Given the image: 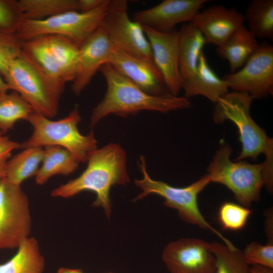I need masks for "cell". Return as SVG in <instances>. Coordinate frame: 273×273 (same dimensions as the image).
<instances>
[{"instance_id":"17","label":"cell","mask_w":273,"mask_h":273,"mask_svg":"<svg viewBox=\"0 0 273 273\" xmlns=\"http://www.w3.org/2000/svg\"><path fill=\"white\" fill-rule=\"evenodd\" d=\"M244 15L235 8L214 5L200 11L192 22L202 32L206 43L218 47L244 25Z\"/></svg>"},{"instance_id":"40","label":"cell","mask_w":273,"mask_h":273,"mask_svg":"<svg viewBox=\"0 0 273 273\" xmlns=\"http://www.w3.org/2000/svg\"><path fill=\"white\" fill-rule=\"evenodd\" d=\"M9 87L4 79L0 75V92H7Z\"/></svg>"},{"instance_id":"14","label":"cell","mask_w":273,"mask_h":273,"mask_svg":"<svg viewBox=\"0 0 273 273\" xmlns=\"http://www.w3.org/2000/svg\"><path fill=\"white\" fill-rule=\"evenodd\" d=\"M209 1L164 0L152 8L136 11L132 20L158 31H170L178 24L192 22Z\"/></svg>"},{"instance_id":"38","label":"cell","mask_w":273,"mask_h":273,"mask_svg":"<svg viewBox=\"0 0 273 273\" xmlns=\"http://www.w3.org/2000/svg\"><path fill=\"white\" fill-rule=\"evenodd\" d=\"M7 162L6 160L0 161V183L6 176Z\"/></svg>"},{"instance_id":"10","label":"cell","mask_w":273,"mask_h":273,"mask_svg":"<svg viewBox=\"0 0 273 273\" xmlns=\"http://www.w3.org/2000/svg\"><path fill=\"white\" fill-rule=\"evenodd\" d=\"M126 0H110L101 25L106 30L114 49L155 64L150 42L143 26L131 20Z\"/></svg>"},{"instance_id":"26","label":"cell","mask_w":273,"mask_h":273,"mask_svg":"<svg viewBox=\"0 0 273 273\" xmlns=\"http://www.w3.org/2000/svg\"><path fill=\"white\" fill-rule=\"evenodd\" d=\"M244 16L255 38L273 39V0L252 1Z\"/></svg>"},{"instance_id":"30","label":"cell","mask_w":273,"mask_h":273,"mask_svg":"<svg viewBox=\"0 0 273 273\" xmlns=\"http://www.w3.org/2000/svg\"><path fill=\"white\" fill-rule=\"evenodd\" d=\"M252 211L248 207L233 202H224L219 207L218 219L223 229L237 231L246 224Z\"/></svg>"},{"instance_id":"6","label":"cell","mask_w":273,"mask_h":273,"mask_svg":"<svg viewBox=\"0 0 273 273\" xmlns=\"http://www.w3.org/2000/svg\"><path fill=\"white\" fill-rule=\"evenodd\" d=\"M139 165L143 177L134 181L142 192L135 200L141 199L150 194H156L164 199V205L176 209L179 217L189 223L196 225L201 229L209 230L218 236L229 247L235 246L231 241L213 228L201 212L198 204L199 194L210 183V177L206 173L188 186L178 188L159 180L152 179L147 172L146 160L141 156Z\"/></svg>"},{"instance_id":"15","label":"cell","mask_w":273,"mask_h":273,"mask_svg":"<svg viewBox=\"0 0 273 273\" xmlns=\"http://www.w3.org/2000/svg\"><path fill=\"white\" fill-rule=\"evenodd\" d=\"M107 63L148 94L156 96L171 95L154 64L114 48L109 55Z\"/></svg>"},{"instance_id":"36","label":"cell","mask_w":273,"mask_h":273,"mask_svg":"<svg viewBox=\"0 0 273 273\" xmlns=\"http://www.w3.org/2000/svg\"><path fill=\"white\" fill-rule=\"evenodd\" d=\"M265 216V231L267 243L273 244V210L272 208H269L265 210L264 212Z\"/></svg>"},{"instance_id":"37","label":"cell","mask_w":273,"mask_h":273,"mask_svg":"<svg viewBox=\"0 0 273 273\" xmlns=\"http://www.w3.org/2000/svg\"><path fill=\"white\" fill-rule=\"evenodd\" d=\"M250 273H273V268L261 265H254L250 267Z\"/></svg>"},{"instance_id":"31","label":"cell","mask_w":273,"mask_h":273,"mask_svg":"<svg viewBox=\"0 0 273 273\" xmlns=\"http://www.w3.org/2000/svg\"><path fill=\"white\" fill-rule=\"evenodd\" d=\"M23 43L16 33H0V74L4 78L11 62L22 52Z\"/></svg>"},{"instance_id":"28","label":"cell","mask_w":273,"mask_h":273,"mask_svg":"<svg viewBox=\"0 0 273 273\" xmlns=\"http://www.w3.org/2000/svg\"><path fill=\"white\" fill-rule=\"evenodd\" d=\"M24 19L41 20L68 11H77V0H20Z\"/></svg>"},{"instance_id":"24","label":"cell","mask_w":273,"mask_h":273,"mask_svg":"<svg viewBox=\"0 0 273 273\" xmlns=\"http://www.w3.org/2000/svg\"><path fill=\"white\" fill-rule=\"evenodd\" d=\"M43 157L42 147L23 149L7 161L5 178L12 184L21 185L25 180L36 175Z\"/></svg>"},{"instance_id":"22","label":"cell","mask_w":273,"mask_h":273,"mask_svg":"<svg viewBox=\"0 0 273 273\" xmlns=\"http://www.w3.org/2000/svg\"><path fill=\"white\" fill-rule=\"evenodd\" d=\"M41 163L35 175V181L39 185L44 184L55 175L72 173L79 164L68 150L58 146L44 147Z\"/></svg>"},{"instance_id":"16","label":"cell","mask_w":273,"mask_h":273,"mask_svg":"<svg viewBox=\"0 0 273 273\" xmlns=\"http://www.w3.org/2000/svg\"><path fill=\"white\" fill-rule=\"evenodd\" d=\"M114 48L108 35L101 25L79 47V55L76 76L71 90L79 95L104 64L107 63Z\"/></svg>"},{"instance_id":"5","label":"cell","mask_w":273,"mask_h":273,"mask_svg":"<svg viewBox=\"0 0 273 273\" xmlns=\"http://www.w3.org/2000/svg\"><path fill=\"white\" fill-rule=\"evenodd\" d=\"M4 79L9 90L19 94L34 112L49 118L57 114L64 89L41 71L23 51L11 62Z\"/></svg>"},{"instance_id":"34","label":"cell","mask_w":273,"mask_h":273,"mask_svg":"<svg viewBox=\"0 0 273 273\" xmlns=\"http://www.w3.org/2000/svg\"><path fill=\"white\" fill-rule=\"evenodd\" d=\"M20 148V144L12 141L0 132V161L7 160L11 156V152Z\"/></svg>"},{"instance_id":"23","label":"cell","mask_w":273,"mask_h":273,"mask_svg":"<svg viewBox=\"0 0 273 273\" xmlns=\"http://www.w3.org/2000/svg\"><path fill=\"white\" fill-rule=\"evenodd\" d=\"M49 48L60 71L64 82L76 76L79 47L70 39L58 35H46Z\"/></svg>"},{"instance_id":"32","label":"cell","mask_w":273,"mask_h":273,"mask_svg":"<svg viewBox=\"0 0 273 273\" xmlns=\"http://www.w3.org/2000/svg\"><path fill=\"white\" fill-rule=\"evenodd\" d=\"M23 19L18 1L0 0V33H16Z\"/></svg>"},{"instance_id":"7","label":"cell","mask_w":273,"mask_h":273,"mask_svg":"<svg viewBox=\"0 0 273 273\" xmlns=\"http://www.w3.org/2000/svg\"><path fill=\"white\" fill-rule=\"evenodd\" d=\"M232 152L229 144H222L210 162L207 174L211 183L224 185L240 204L249 207L260 200L261 189L264 186V163L233 162L231 159Z\"/></svg>"},{"instance_id":"27","label":"cell","mask_w":273,"mask_h":273,"mask_svg":"<svg viewBox=\"0 0 273 273\" xmlns=\"http://www.w3.org/2000/svg\"><path fill=\"white\" fill-rule=\"evenodd\" d=\"M33 112L31 106L17 92H0V131L3 134L13 129L18 120L27 121Z\"/></svg>"},{"instance_id":"33","label":"cell","mask_w":273,"mask_h":273,"mask_svg":"<svg viewBox=\"0 0 273 273\" xmlns=\"http://www.w3.org/2000/svg\"><path fill=\"white\" fill-rule=\"evenodd\" d=\"M242 251L246 262L250 266L258 265L273 268L272 244L263 245L253 241Z\"/></svg>"},{"instance_id":"39","label":"cell","mask_w":273,"mask_h":273,"mask_svg":"<svg viewBox=\"0 0 273 273\" xmlns=\"http://www.w3.org/2000/svg\"><path fill=\"white\" fill-rule=\"evenodd\" d=\"M57 273H84L81 270L79 269H71L68 268L61 267L59 269Z\"/></svg>"},{"instance_id":"21","label":"cell","mask_w":273,"mask_h":273,"mask_svg":"<svg viewBox=\"0 0 273 273\" xmlns=\"http://www.w3.org/2000/svg\"><path fill=\"white\" fill-rule=\"evenodd\" d=\"M16 253L0 264V273H42L44 259L37 240L30 237L17 248Z\"/></svg>"},{"instance_id":"35","label":"cell","mask_w":273,"mask_h":273,"mask_svg":"<svg viewBox=\"0 0 273 273\" xmlns=\"http://www.w3.org/2000/svg\"><path fill=\"white\" fill-rule=\"evenodd\" d=\"M106 0H77V11L87 13L92 11L103 4Z\"/></svg>"},{"instance_id":"2","label":"cell","mask_w":273,"mask_h":273,"mask_svg":"<svg viewBox=\"0 0 273 273\" xmlns=\"http://www.w3.org/2000/svg\"><path fill=\"white\" fill-rule=\"evenodd\" d=\"M87 161V167L78 177L54 189L51 196L67 198L83 191L93 192L96 198L92 206L102 207L109 218L111 187L126 185L130 180L126 153L119 145L111 143L96 150Z\"/></svg>"},{"instance_id":"20","label":"cell","mask_w":273,"mask_h":273,"mask_svg":"<svg viewBox=\"0 0 273 273\" xmlns=\"http://www.w3.org/2000/svg\"><path fill=\"white\" fill-rule=\"evenodd\" d=\"M259 43L244 25L217 47L218 56L229 63L231 73L241 69L258 48Z\"/></svg>"},{"instance_id":"4","label":"cell","mask_w":273,"mask_h":273,"mask_svg":"<svg viewBox=\"0 0 273 273\" xmlns=\"http://www.w3.org/2000/svg\"><path fill=\"white\" fill-rule=\"evenodd\" d=\"M253 99L247 93L232 91L220 98L214 104L213 120L221 124L226 120L237 127L241 151L236 158L241 161L246 158L256 159L264 154L272 155L273 141L252 119L250 108Z\"/></svg>"},{"instance_id":"29","label":"cell","mask_w":273,"mask_h":273,"mask_svg":"<svg viewBox=\"0 0 273 273\" xmlns=\"http://www.w3.org/2000/svg\"><path fill=\"white\" fill-rule=\"evenodd\" d=\"M209 244L215 258V273H250L241 250L216 242Z\"/></svg>"},{"instance_id":"19","label":"cell","mask_w":273,"mask_h":273,"mask_svg":"<svg viewBox=\"0 0 273 273\" xmlns=\"http://www.w3.org/2000/svg\"><path fill=\"white\" fill-rule=\"evenodd\" d=\"M178 34L179 68L184 82L196 73L206 41L202 32L192 22L184 23Z\"/></svg>"},{"instance_id":"9","label":"cell","mask_w":273,"mask_h":273,"mask_svg":"<svg viewBox=\"0 0 273 273\" xmlns=\"http://www.w3.org/2000/svg\"><path fill=\"white\" fill-rule=\"evenodd\" d=\"M32 221L27 196L20 185L0 183V249L18 248L29 238Z\"/></svg>"},{"instance_id":"11","label":"cell","mask_w":273,"mask_h":273,"mask_svg":"<svg viewBox=\"0 0 273 273\" xmlns=\"http://www.w3.org/2000/svg\"><path fill=\"white\" fill-rule=\"evenodd\" d=\"M233 91L246 93L252 99L273 93V47L263 42L239 70L222 78Z\"/></svg>"},{"instance_id":"13","label":"cell","mask_w":273,"mask_h":273,"mask_svg":"<svg viewBox=\"0 0 273 273\" xmlns=\"http://www.w3.org/2000/svg\"><path fill=\"white\" fill-rule=\"evenodd\" d=\"M143 27L151 45L154 62L169 93L177 96L183 84L179 68L178 30L160 32Z\"/></svg>"},{"instance_id":"41","label":"cell","mask_w":273,"mask_h":273,"mask_svg":"<svg viewBox=\"0 0 273 273\" xmlns=\"http://www.w3.org/2000/svg\"><path fill=\"white\" fill-rule=\"evenodd\" d=\"M110 273H111V272H110Z\"/></svg>"},{"instance_id":"8","label":"cell","mask_w":273,"mask_h":273,"mask_svg":"<svg viewBox=\"0 0 273 273\" xmlns=\"http://www.w3.org/2000/svg\"><path fill=\"white\" fill-rule=\"evenodd\" d=\"M110 1L87 13L71 11L41 20L23 19L16 33L24 42L42 35H60L80 47L101 25Z\"/></svg>"},{"instance_id":"42","label":"cell","mask_w":273,"mask_h":273,"mask_svg":"<svg viewBox=\"0 0 273 273\" xmlns=\"http://www.w3.org/2000/svg\"><path fill=\"white\" fill-rule=\"evenodd\" d=\"M1 132V131H0Z\"/></svg>"},{"instance_id":"18","label":"cell","mask_w":273,"mask_h":273,"mask_svg":"<svg viewBox=\"0 0 273 273\" xmlns=\"http://www.w3.org/2000/svg\"><path fill=\"white\" fill-rule=\"evenodd\" d=\"M226 81L220 78L209 65L204 54H201L195 75L184 81V97L189 99L202 96L214 104L229 90Z\"/></svg>"},{"instance_id":"1","label":"cell","mask_w":273,"mask_h":273,"mask_svg":"<svg viewBox=\"0 0 273 273\" xmlns=\"http://www.w3.org/2000/svg\"><path fill=\"white\" fill-rule=\"evenodd\" d=\"M99 71L106 81L107 90L102 101L92 112V126L111 114L125 117L143 110L167 113L191 106L189 99L184 97L148 94L109 64H104Z\"/></svg>"},{"instance_id":"12","label":"cell","mask_w":273,"mask_h":273,"mask_svg":"<svg viewBox=\"0 0 273 273\" xmlns=\"http://www.w3.org/2000/svg\"><path fill=\"white\" fill-rule=\"evenodd\" d=\"M162 260L170 273H215V258L209 243L182 238L169 243Z\"/></svg>"},{"instance_id":"25","label":"cell","mask_w":273,"mask_h":273,"mask_svg":"<svg viewBox=\"0 0 273 273\" xmlns=\"http://www.w3.org/2000/svg\"><path fill=\"white\" fill-rule=\"evenodd\" d=\"M22 51L57 86L64 89L65 83L50 50L46 35L24 41Z\"/></svg>"},{"instance_id":"3","label":"cell","mask_w":273,"mask_h":273,"mask_svg":"<svg viewBox=\"0 0 273 273\" xmlns=\"http://www.w3.org/2000/svg\"><path fill=\"white\" fill-rule=\"evenodd\" d=\"M27 121L33 127V132L28 139L20 144L21 149L58 146L68 150L79 163L86 162L97 149L93 131L85 135L78 129L81 117L77 105L68 116L59 120H51L33 112Z\"/></svg>"}]
</instances>
